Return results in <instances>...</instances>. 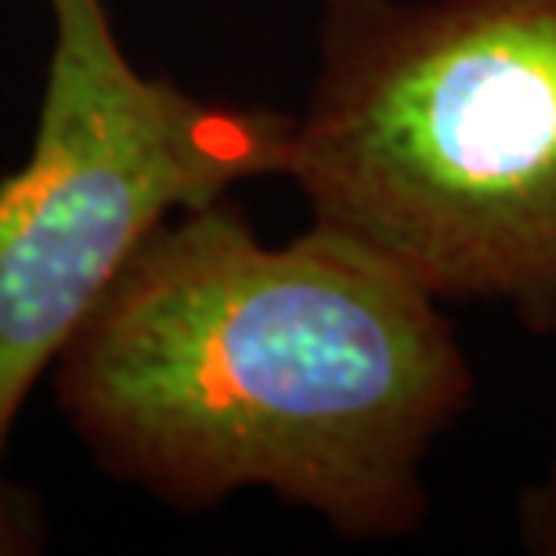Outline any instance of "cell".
I'll use <instances>...</instances> for the list:
<instances>
[{
    "label": "cell",
    "instance_id": "2",
    "mask_svg": "<svg viewBox=\"0 0 556 556\" xmlns=\"http://www.w3.org/2000/svg\"><path fill=\"white\" fill-rule=\"evenodd\" d=\"M286 177L438 300L556 332V0H318Z\"/></svg>",
    "mask_w": 556,
    "mask_h": 556
},
{
    "label": "cell",
    "instance_id": "1",
    "mask_svg": "<svg viewBox=\"0 0 556 556\" xmlns=\"http://www.w3.org/2000/svg\"><path fill=\"white\" fill-rule=\"evenodd\" d=\"M441 304L340 231L268 247L217 199L144 239L54 358V394L109 473L181 514L264 488L351 542L405 539L433 444L473 405Z\"/></svg>",
    "mask_w": 556,
    "mask_h": 556
},
{
    "label": "cell",
    "instance_id": "3",
    "mask_svg": "<svg viewBox=\"0 0 556 556\" xmlns=\"http://www.w3.org/2000/svg\"><path fill=\"white\" fill-rule=\"evenodd\" d=\"M51 62L22 170L0 181V459L33 383L155 228L286 174L293 116L206 102L127 59L105 0H48Z\"/></svg>",
    "mask_w": 556,
    "mask_h": 556
},
{
    "label": "cell",
    "instance_id": "4",
    "mask_svg": "<svg viewBox=\"0 0 556 556\" xmlns=\"http://www.w3.org/2000/svg\"><path fill=\"white\" fill-rule=\"evenodd\" d=\"M520 520V546L531 556H556V459L549 473L525 488L517 506Z\"/></svg>",
    "mask_w": 556,
    "mask_h": 556
},
{
    "label": "cell",
    "instance_id": "5",
    "mask_svg": "<svg viewBox=\"0 0 556 556\" xmlns=\"http://www.w3.org/2000/svg\"><path fill=\"white\" fill-rule=\"evenodd\" d=\"M43 542V517L37 498L0 477V556L37 553Z\"/></svg>",
    "mask_w": 556,
    "mask_h": 556
}]
</instances>
